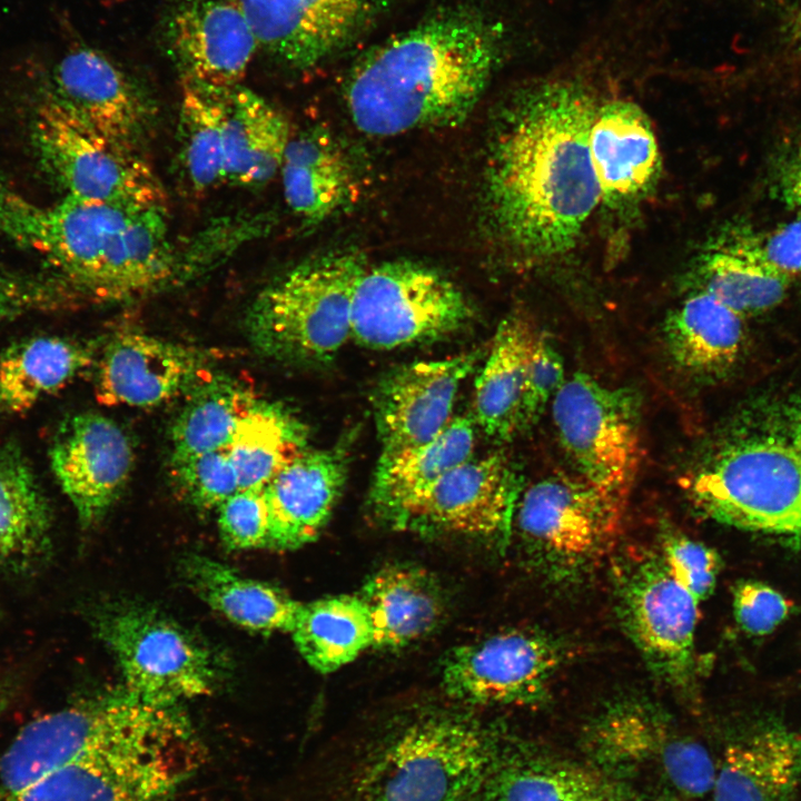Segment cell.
Instances as JSON below:
<instances>
[{
  "label": "cell",
  "instance_id": "1",
  "mask_svg": "<svg viewBox=\"0 0 801 801\" xmlns=\"http://www.w3.org/2000/svg\"><path fill=\"white\" fill-rule=\"evenodd\" d=\"M596 103L582 85L550 81L507 108L484 178L490 218L510 246L534 257L570 250L600 189L589 137Z\"/></svg>",
  "mask_w": 801,
  "mask_h": 801
},
{
  "label": "cell",
  "instance_id": "2",
  "mask_svg": "<svg viewBox=\"0 0 801 801\" xmlns=\"http://www.w3.org/2000/svg\"><path fill=\"white\" fill-rule=\"evenodd\" d=\"M0 235L43 259L78 307L149 296L197 269L174 243L166 207L69 196L44 205L1 176Z\"/></svg>",
  "mask_w": 801,
  "mask_h": 801
},
{
  "label": "cell",
  "instance_id": "3",
  "mask_svg": "<svg viewBox=\"0 0 801 801\" xmlns=\"http://www.w3.org/2000/svg\"><path fill=\"white\" fill-rule=\"evenodd\" d=\"M479 12L447 10L385 40L353 67L345 87L355 127L390 137L461 123L485 91L503 49Z\"/></svg>",
  "mask_w": 801,
  "mask_h": 801
},
{
  "label": "cell",
  "instance_id": "4",
  "mask_svg": "<svg viewBox=\"0 0 801 801\" xmlns=\"http://www.w3.org/2000/svg\"><path fill=\"white\" fill-rule=\"evenodd\" d=\"M681 484L706 516L801 545V398L758 411Z\"/></svg>",
  "mask_w": 801,
  "mask_h": 801
},
{
  "label": "cell",
  "instance_id": "5",
  "mask_svg": "<svg viewBox=\"0 0 801 801\" xmlns=\"http://www.w3.org/2000/svg\"><path fill=\"white\" fill-rule=\"evenodd\" d=\"M501 745L472 715L421 713L365 749L328 801H474Z\"/></svg>",
  "mask_w": 801,
  "mask_h": 801
},
{
  "label": "cell",
  "instance_id": "6",
  "mask_svg": "<svg viewBox=\"0 0 801 801\" xmlns=\"http://www.w3.org/2000/svg\"><path fill=\"white\" fill-rule=\"evenodd\" d=\"M180 704L0 801H169L205 762Z\"/></svg>",
  "mask_w": 801,
  "mask_h": 801
},
{
  "label": "cell",
  "instance_id": "7",
  "mask_svg": "<svg viewBox=\"0 0 801 801\" xmlns=\"http://www.w3.org/2000/svg\"><path fill=\"white\" fill-rule=\"evenodd\" d=\"M367 268L357 251H334L296 265L266 285L245 317L250 344L281 362H329L352 338L353 299Z\"/></svg>",
  "mask_w": 801,
  "mask_h": 801
},
{
  "label": "cell",
  "instance_id": "8",
  "mask_svg": "<svg viewBox=\"0 0 801 801\" xmlns=\"http://www.w3.org/2000/svg\"><path fill=\"white\" fill-rule=\"evenodd\" d=\"M89 613L130 693L176 704L211 694L218 685L221 665L212 651L167 614L132 602L100 604Z\"/></svg>",
  "mask_w": 801,
  "mask_h": 801
},
{
  "label": "cell",
  "instance_id": "9",
  "mask_svg": "<svg viewBox=\"0 0 801 801\" xmlns=\"http://www.w3.org/2000/svg\"><path fill=\"white\" fill-rule=\"evenodd\" d=\"M625 498L581 476L554 475L518 497L513 526L526 556L543 575L571 582L613 550Z\"/></svg>",
  "mask_w": 801,
  "mask_h": 801
},
{
  "label": "cell",
  "instance_id": "10",
  "mask_svg": "<svg viewBox=\"0 0 801 801\" xmlns=\"http://www.w3.org/2000/svg\"><path fill=\"white\" fill-rule=\"evenodd\" d=\"M474 310L442 273L408 261L367 267L354 293L352 338L372 349H395L451 336Z\"/></svg>",
  "mask_w": 801,
  "mask_h": 801
},
{
  "label": "cell",
  "instance_id": "11",
  "mask_svg": "<svg viewBox=\"0 0 801 801\" xmlns=\"http://www.w3.org/2000/svg\"><path fill=\"white\" fill-rule=\"evenodd\" d=\"M616 611L623 630L663 683L694 685L698 600L671 575L659 551L636 548L613 564Z\"/></svg>",
  "mask_w": 801,
  "mask_h": 801
},
{
  "label": "cell",
  "instance_id": "12",
  "mask_svg": "<svg viewBox=\"0 0 801 801\" xmlns=\"http://www.w3.org/2000/svg\"><path fill=\"white\" fill-rule=\"evenodd\" d=\"M31 140L63 196L130 207L167 205L165 188L142 154L107 140L42 95Z\"/></svg>",
  "mask_w": 801,
  "mask_h": 801
},
{
  "label": "cell",
  "instance_id": "13",
  "mask_svg": "<svg viewBox=\"0 0 801 801\" xmlns=\"http://www.w3.org/2000/svg\"><path fill=\"white\" fill-rule=\"evenodd\" d=\"M172 705L146 701L123 688L79 698L30 721L0 758V799L151 723Z\"/></svg>",
  "mask_w": 801,
  "mask_h": 801
},
{
  "label": "cell",
  "instance_id": "14",
  "mask_svg": "<svg viewBox=\"0 0 801 801\" xmlns=\"http://www.w3.org/2000/svg\"><path fill=\"white\" fill-rule=\"evenodd\" d=\"M552 415L560 443L580 476L626 497L641 458L637 396L577 372L552 399Z\"/></svg>",
  "mask_w": 801,
  "mask_h": 801
},
{
  "label": "cell",
  "instance_id": "15",
  "mask_svg": "<svg viewBox=\"0 0 801 801\" xmlns=\"http://www.w3.org/2000/svg\"><path fill=\"white\" fill-rule=\"evenodd\" d=\"M587 748L606 769L649 771L688 799L713 789L716 763L653 703L635 698L609 704L589 725Z\"/></svg>",
  "mask_w": 801,
  "mask_h": 801
},
{
  "label": "cell",
  "instance_id": "16",
  "mask_svg": "<svg viewBox=\"0 0 801 801\" xmlns=\"http://www.w3.org/2000/svg\"><path fill=\"white\" fill-rule=\"evenodd\" d=\"M565 657L563 644L550 634L505 631L448 652L442 685L449 696L469 704L541 703Z\"/></svg>",
  "mask_w": 801,
  "mask_h": 801
},
{
  "label": "cell",
  "instance_id": "17",
  "mask_svg": "<svg viewBox=\"0 0 801 801\" xmlns=\"http://www.w3.org/2000/svg\"><path fill=\"white\" fill-rule=\"evenodd\" d=\"M41 95L86 127L142 154L155 130L158 109L142 86L98 49L78 47L49 71Z\"/></svg>",
  "mask_w": 801,
  "mask_h": 801
},
{
  "label": "cell",
  "instance_id": "18",
  "mask_svg": "<svg viewBox=\"0 0 801 801\" xmlns=\"http://www.w3.org/2000/svg\"><path fill=\"white\" fill-rule=\"evenodd\" d=\"M520 481L498 453L471 457L443 476L397 530L453 534L504 548L512 535Z\"/></svg>",
  "mask_w": 801,
  "mask_h": 801
},
{
  "label": "cell",
  "instance_id": "19",
  "mask_svg": "<svg viewBox=\"0 0 801 801\" xmlns=\"http://www.w3.org/2000/svg\"><path fill=\"white\" fill-rule=\"evenodd\" d=\"M96 360L95 393L109 406H158L216 375L206 353L139 332L115 334Z\"/></svg>",
  "mask_w": 801,
  "mask_h": 801
},
{
  "label": "cell",
  "instance_id": "20",
  "mask_svg": "<svg viewBox=\"0 0 801 801\" xmlns=\"http://www.w3.org/2000/svg\"><path fill=\"white\" fill-rule=\"evenodd\" d=\"M477 352L400 366L374 392L373 411L386 461L437 436L452 421L461 384L474 369Z\"/></svg>",
  "mask_w": 801,
  "mask_h": 801
},
{
  "label": "cell",
  "instance_id": "21",
  "mask_svg": "<svg viewBox=\"0 0 801 801\" xmlns=\"http://www.w3.org/2000/svg\"><path fill=\"white\" fill-rule=\"evenodd\" d=\"M387 0H236L258 48L294 69L313 68L348 46Z\"/></svg>",
  "mask_w": 801,
  "mask_h": 801
},
{
  "label": "cell",
  "instance_id": "22",
  "mask_svg": "<svg viewBox=\"0 0 801 801\" xmlns=\"http://www.w3.org/2000/svg\"><path fill=\"white\" fill-rule=\"evenodd\" d=\"M52 473L82 526L98 523L128 482L135 452L109 417L85 412L66 419L49 451Z\"/></svg>",
  "mask_w": 801,
  "mask_h": 801
},
{
  "label": "cell",
  "instance_id": "23",
  "mask_svg": "<svg viewBox=\"0 0 801 801\" xmlns=\"http://www.w3.org/2000/svg\"><path fill=\"white\" fill-rule=\"evenodd\" d=\"M170 55L187 81L228 92L240 86L258 49L236 0H188L167 24Z\"/></svg>",
  "mask_w": 801,
  "mask_h": 801
},
{
  "label": "cell",
  "instance_id": "24",
  "mask_svg": "<svg viewBox=\"0 0 801 801\" xmlns=\"http://www.w3.org/2000/svg\"><path fill=\"white\" fill-rule=\"evenodd\" d=\"M345 455L305 449L264 487L269 516L268 546L294 550L316 540L344 488Z\"/></svg>",
  "mask_w": 801,
  "mask_h": 801
},
{
  "label": "cell",
  "instance_id": "25",
  "mask_svg": "<svg viewBox=\"0 0 801 801\" xmlns=\"http://www.w3.org/2000/svg\"><path fill=\"white\" fill-rule=\"evenodd\" d=\"M801 792V732L763 722L732 741L716 763L714 801H795Z\"/></svg>",
  "mask_w": 801,
  "mask_h": 801
},
{
  "label": "cell",
  "instance_id": "26",
  "mask_svg": "<svg viewBox=\"0 0 801 801\" xmlns=\"http://www.w3.org/2000/svg\"><path fill=\"white\" fill-rule=\"evenodd\" d=\"M589 149L601 198L614 204L643 194L656 177L657 142L646 113L613 100L597 107Z\"/></svg>",
  "mask_w": 801,
  "mask_h": 801
},
{
  "label": "cell",
  "instance_id": "27",
  "mask_svg": "<svg viewBox=\"0 0 801 801\" xmlns=\"http://www.w3.org/2000/svg\"><path fill=\"white\" fill-rule=\"evenodd\" d=\"M47 497L27 461L10 442L0 443V570L34 575L52 554V517Z\"/></svg>",
  "mask_w": 801,
  "mask_h": 801
},
{
  "label": "cell",
  "instance_id": "28",
  "mask_svg": "<svg viewBox=\"0 0 801 801\" xmlns=\"http://www.w3.org/2000/svg\"><path fill=\"white\" fill-rule=\"evenodd\" d=\"M475 422L456 416L433 439L378 461L370 504L382 521L398 528L408 511L448 472L473 457Z\"/></svg>",
  "mask_w": 801,
  "mask_h": 801
},
{
  "label": "cell",
  "instance_id": "29",
  "mask_svg": "<svg viewBox=\"0 0 801 801\" xmlns=\"http://www.w3.org/2000/svg\"><path fill=\"white\" fill-rule=\"evenodd\" d=\"M358 595L370 615L375 649H399L423 639L444 614L441 586L417 565L394 564L378 570Z\"/></svg>",
  "mask_w": 801,
  "mask_h": 801
},
{
  "label": "cell",
  "instance_id": "30",
  "mask_svg": "<svg viewBox=\"0 0 801 801\" xmlns=\"http://www.w3.org/2000/svg\"><path fill=\"white\" fill-rule=\"evenodd\" d=\"M293 137L286 116L255 91L238 86L227 98L224 182L261 187L279 174Z\"/></svg>",
  "mask_w": 801,
  "mask_h": 801
},
{
  "label": "cell",
  "instance_id": "31",
  "mask_svg": "<svg viewBox=\"0 0 801 801\" xmlns=\"http://www.w3.org/2000/svg\"><path fill=\"white\" fill-rule=\"evenodd\" d=\"M696 290H702L741 315L778 306L790 279L762 255L756 238L748 234L722 235L710 243L694 265Z\"/></svg>",
  "mask_w": 801,
  "mask_h": 801
},
{
  "label": "cell",
  "instance_id": "32",
  "mask_svg": "<svg viewBox=\"0 0 801 801\" xmlns=\"http://www.w3.org/2000/svg\"><path fill=\"white\" fill-rule=\"evenodd\" d=\"M180 568L196 595L231 623L258 633L291 631L301 603L281 589L197 553Z\"/></svg>",
  "mask_w": 801,
  "mask_h": 801
},
{
  "label": "cell",
  "instance_id": "33",
  "mask_svg": "<svg viewBox=\"0 0 801 801\" xmlns=\"http://www.w3.org/2000/svg\"><path fill=\"white\" fill-rule=\"evenodd\" d=\"M284 197L304 222H322L349 204L350 162L329 134L310 129L293 135L279 171Z\"/></svg>",
  "mask_w": 801,
  "mask_h": 801
},
{
  "label": "cell",
  "instance_id": "34",
  "mask_svg": "<svg viewBox=\"0 0 801 801\" xmlns=\"http://www.w3.org/2000/svg\"><path fill=\"white\" fill-rule=\"evenodd\" d=\"M537 333L522 316L503 319L475 382L474 422L490 437L521 431L527 364Z\"/></svg>",
  "mask_w": 801,
  "mask_h": 801
},
{
  "label": "cell",
  "instance_id": "35",
  "mask_svg": "<svg viewBox=\"0 0 801 801\" xmlns=\"http://www.w3.org/2000/svg\"><path fill=\"white\" fill-rule=\"evenodd\" d=\"M96 360L92 345L43 335L0 354V413L20 414L65 388Z\"/></svg>",
  "mask_w": 801,
  "mask_h": 801
},
{
  "label": "cell",
  "instance_id": "36",
  "mask_svg": "<svg viewBox=\"0 0 801 801\" xmlns=\"http://www.w3.org/2000/svg\"><path fill=\"white\" fill-rule=\"evenodd\" d=\"M668 352L683 372L711 376L729 369L744 343L743 317L710 294L695 290L663 324Z\"/></svg>",
  "mask_w": 801,
  "mask_h": 801
},
{
  "label": "cell",
  "instance_id": "37",
  "mask_svg": "<svg viewBox=\"0 0 801 801\" xmlns=\"http://www.w3.org/2000/svg\"><path fill=\"white\" fill-rule=\"evenodd\" d=\"M604 781L571 762L500 748L474 801H612Z\"/></svg>",
  "mask_w": 801,
  "mask_h": 801
},
{
  "label": "cell",
  "instance_id": "38",
  "mask_svg": "<svg viewBox=\"0 0 801 801\" xmlns=\"http://www.w3.org/2000/svg\"><path fill=\"white\" fill-rule=\"evenodd\" d=\"M303 659L332 673L373 647L369 612L359 595H336L301 603L291 631Z\"/></svg>",
  "mask_w": 801,
  "mask_h": 801
},
{
  "label": "cell",
  "instance_id": "39",
  "mask_svg": "<svg viewBox=\"0 0 801 801\" xmlns=\"http://www.w3.org/2000/svg\"><path fill=\"white\" fill-rule=\"evenodd\" d=\"M307 443L308 429L293 412L278 403L258 399L226 448L239 490L264 488L307 449Z\"/></svg>",
  "mask_w": 801,
  "mask_h": 801
},
{
  "label": "cell",
  "instance_id": "40",
  "mask_svg": "<svg viewBox=\"0 0 801 801\" xmlns=\"http://www.w3.org/2000/svg\"><path fill=\"white\" fill-rule=\"evenodd\" d=\"M257 400L250 389L222 375L199 385L171 426V463L226 449Z\"/></svg>",
  "mask_w": 801,
  "mask_h": 801
},
{
  "label": "cell",
  "instance_id": "41",
  "mask_svg": "<svg viewBox=\"0 0 801 801\" xmlns=\"http://www.w3.org/2000/svg\"><path fill=\"white\" fill-rule=\"evenodd\" d=\"M231 91H216L182 81L179 164L189 189L197 195L224 184V128L227 98Z\"/></svg>",
  "mask_w": 801,
  "mask_h": 801
},
{
  "label": "cell",
  "instance_id": "42",
  "mask_svg": "<svg viewBox=\"0 0 801 801\" xmlns=\"http://www.w3.org/2000/svg\"><path fill=\"white\" fill-rule=\"evenodd\" d=\"M72 308L63 285L50 273L0 265V327L22 316Z\"/></svg>",
  "mask_w": 801,
  "mask_h": 801
},
{
  "label": "cell",
  "instance_id": "43",
  "mask_svg": "<svg viewBox=\"0 0 801 801\" xmlns=\"http://www.w3.org/2000/svg\"><path fill=\"white\" fill-rule=\"evenodd\" d=\"M171 469L184 496L200 508H218L239 491L238 476L226 449L172 462Z\"/></svg>",
  "mask_w": 801,
  "mask_h": 801
},
{
  "label": "cell",
  "instance_id": "44",
  "mask_svg": "<svg viewBox=\"0 0 801 801\" xmlns=\"http://www.w3.org/2000/svg\"><path fill=\"white\" fill-rule=\"evenodd\" d=\"M659 553L674 580L699 603L711 595L720 570L716 552L685 534L668 531Z\"/></svg>",
  "mask_w": 801,
  "mask_h": 801
},
{
  "label": "cell",
  "instance_id": "45",
  "mask_svg": "<svg viewBox=\"0 0 801 801\" xmlns=\"http://www.w3.org/2000/svg\"><path fill=\"white\" fill-rule=\"evenodd\" d=\"M217 510L219 533L228 548L268 546L269 516L264 488L239 490Z\"/></svg>",
  "mask_w": 801,
  "mask_h": 801
},
{
  "label": "cell",
  "instance_id": "46",
  "mask_svg": "<svg viewBox=\"0 0 801 801\" xmlns=\"http://www.w3.org/2000/svg\"><path fill=\"white\" fill-rule=\"evenodd\" d=\"M564 380L562 356L545 335L537 334L527 364L521 429L540 418Z\"/></svg>",
  "mask_w": 801,
  "mask_h": 801
},
{
  "label": "cell",
  "instance_id": "47",
  "mask_svg": "<svg viewBox=\"0 0 801 801\" xmlns=\"http://www.w3.org/2000/svg\"><path fill=\"white\" fill-rule=\"evenodd\" d=\"M733 612L738 625L748 634L771 633L790 612L787 599L773 587L756 581L740 582L733 591Z\"/></svg>",
  "mask_w": 801,
  "mask_h": 801
},
{
  "label": "cell",
  "instance_id": "48",
  "mask_svg": "<svg viewBox=\"0 0 801 801\" xmlns=\"http://www.w3.org/2000/svg\"><path fill=\"white\" fill-rule=\"evenodd\" d=\"M764 258L781 274L801 281V212L756 239Z\"/></svg>",
  "mask_w": 801,
  "mask_h": 801
},
{
  "label": "cell",
  "instance_id": "49",
  "mask_svg": "<svg viewBox=\"0 0 801 801\" xmlns=\"http://www.w3.org/2000/svg\"><path fill=\"white\" fill-rule=\"evenodd\" d=\"M774 189L784 206L801 212V132L777 166Z\"/></svg>",
  "mask_w": 801,
  "mask_h": 801
},
{
  "label": "cell",
  "instance_id": "50",
  "mask_svg": "<svg viewBox=\"0 0 801 801\" xmlns=\"http://www.w3.org/2000/svg\"><path fill=\"white\" fill-rule=\"evenodd\" d=\"M20 686V679L17 675H4L0 678V718L17 698Z\"/></svg>",
  "mask_w": 801,
  "mask_h": 801
},
{
  "label": "cell",
  "instance_id": "51",
  "mask_svg": "<svg viewBox=\"0 0 801 801\" xmlns=\"http://www.w3.org/2000/svg\"><path fill=\"white\" fill-rule=\"evenodd\" d=\"M794 34L801 42V0H799L798 8L793 20Z\"/></svg>",
  "mask_w": 801,
  "mask_h": 801
},
{
  "label": "cell",
  "instance_id": "52",
  "mask_svg": "<svg viewBox=\"0 0 801 801\" xmlns=\"http://www.w3.org/2000/svg\"><path fill=\"white\" fill-rule=\"evenodd\" d=\"M612 801H644V800H640V799H639V800H636V799H633V800H632V799H631V800H615V799H613Z\"/></svg>",
  "mask_w": 801,
  "mask_h": 801
}]
</instances>
